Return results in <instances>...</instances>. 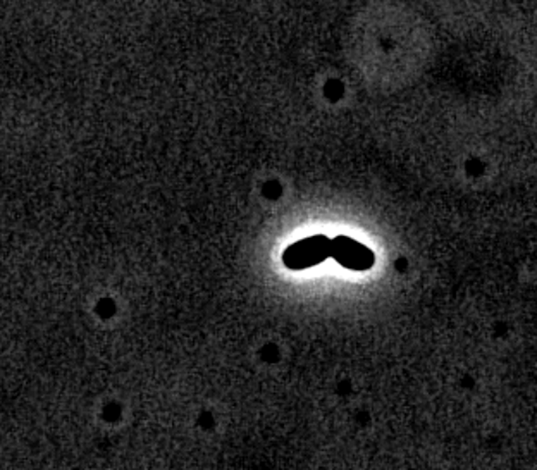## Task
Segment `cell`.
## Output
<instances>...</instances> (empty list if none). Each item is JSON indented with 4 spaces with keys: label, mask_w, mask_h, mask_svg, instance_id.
Wrapping results in <instances>:
<instances>
[{
    "label": "cell",
    "mask_w": 537,
    "mask_h": 470,
    "mask_svg": "<svg viewBox=\"0 0 537 470\" xmlns=\"http://www.w3.org/2000/svg\"><path fill=\"white\" fill-rule=\"evenodd\" d=\"M331 257L343 267L352 270H367L374 265V253L358 241L348 236H336L331 240Z\"/></svg>",
    "instance_id": "obj_2"
},
{
    "label": "cell",
    "mask_w": 537,
    "mask_h": 470,
    "mask_svg": "<svg viewBox=\"0 0 537 470\" xmlns=\"http://www.w3.org/2000/svg\"><path fill=\"white\" fill-rule=\"evenodd\" d=\"M331 257V240L327 236L315 235L312 238H305L291 245L282 255V262L290 269H309L322 264Z\"/></svg>",
    "instance_id": "obj_1"
}]
</instances>
